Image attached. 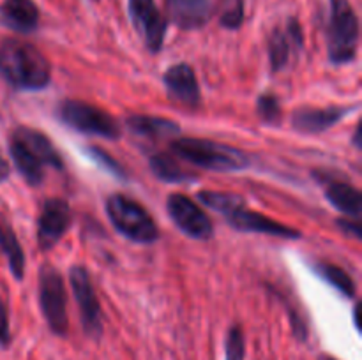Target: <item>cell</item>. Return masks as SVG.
I'll use <instances>...</instances> for the list:
<instances>
[{"mask_svg":"<svg viewBox=\"0 0 362 360\" xmlns=\"http://www.w3.org/2000/svg\"><path fill=\"white\" fill-rule=\"evenodd\" d=\"M11 229H13V228H11L9 224H2V222H0V247H2L4 240H6L7 235H9Z\"/></svg>","mask_w":362,"mask_h":360,"instance_id":"obj_31","label":"cell"},{"mask_svg":"<svg viewBox=\"0 0 362 360\" xmlns=\"http://www.w3.org/2000/svg\"><path fill=\"white\" fill-rule=\"evenodd\" d=\"M310 267L322 281L331 284L332 288L338 289L339 293H343V295L349 296V299L356 296L357 286L356 282H354L352 275H350L345 268L338 267V265L325 263V261H317V263H311Z\"/></svg>","mask_w":362,"mask_h":360,"instance_id":"obj_22","label":"cell"},{"mask_svg":"<svg viewBox=\"0 0 362 360\" xmlns=\"http://www.w3.org/2000/svg\"><path fill=\"white\" fill-rule=\"evenodd\" d=\"M73 224V212L64 198H49L37 215V246L49 251L62 240Z\"/></svg>","mask_w":362,"mask_h":360,"instance_id":"obj_11","label":"cell"},{"mask_svg":"<svg viewBox=\"0 0 362 360\" xmlns=\"http://www.w3.org/2000/svg\"><path fill=\"white\" fill-rule=\"evenodd\" d=\"M325 198L332 207L345 214V217L361 219L362 193L352 184L343 182V180H329L325 187Z\"/></svg>","mask_w":362,"mask_h":360,"instance_id":"obj_19","label":"cell"},{"mask_svg":"<svg viewBox=\"0 0 362 360\" xmlns=\"http://www.w3.org/2000/svg\"><path fill=\"white\" fill-rule=\"evenodd\" d=\"M257 113L265 126H278L281 122L283 109L278 95L262 94L257 101Z\"/></svg>","mask_w":362,"mask_h":360,"instance_id":"obj_24","label":"cell"},{"mask_svg":"<svg viewBox=\"0 0 362 360\" xmlns=\"http://www.w3.org/2000/svg\"><path fill=\"white\" fill-rule=\"evenodd\" d=\"M148 166H151L152 173L159 180H163V182L182 184L189 182V180H193L197 176L194 173L184 169L175 159V155L170 154H152L148 157Z\"/></svg>","mask_w":362,"mask_h":360,"instance_id":"obj_21","label":"cell"},{"mask_svg":"<svg viewBox=\"0 0 362 360\" xmlns=\"http://www.w3.org/2000/svg\"><path fill=\"white\" fill-rule=\"evenodd\" d=\"M198 200L209 207L211 210L218 212L225 217L228 226L243 233H265V235L279 236V239L299 240L303 233L299 229L286 226L283 222L274 221L267 215L257 210L247 208L246 200L239 194L221 193V191H200Z\"/></svg>","mask_w":362,"mask_h":360,"instance_id":"obj_2","label":"cell"},{"mask_svg":"<svg viewBox=\"0 0 362 360\" xmlns=\"http://www.w3.org/2000/svg\"><path fill=\"white\" fill-rule=\"evenodd\" d=\"M225 360H246V337L240 325H232L225 337Z\"/></svg>","mask_w":362,"mask_h":360,"instance_id":"obj_25","label":"cell"},{"mask_svg":"<svg viewBox=\"0 0 362 360\" xmlns=\"http://www.w3.org/2000/svg\"><path fill=\"white\" fill-rule=\"evenodd\" d=\"M317 360H339V359H336V356L329 355V353H320Z\"/></svg>","mask_w":362,"mask_h":360,"instance_id":"obj_33","label":"cell"},{"mask_svg":"<svg viewBox=\"0 0 362 360\" xmlns=\"http://www.w3.org/2000/svg\"><path fill=\"white\" fill-rule=\"evenodd\" d=\"M0 76L16 90H42L52 81V64L30 42L6 39L0 44Z\"/></svg>","mask_w":362,"mask_h":360,"instance_id":"obj_1","label":"cell"},{"mask_svg":"<svg viewBox=\"0 0 362 360\" xmlns=\"http://www.w3.org/2000/svg\"><path fill=\"white\" fill-rule=\"evenodd\" d=\"M39 307L49 332L57 337H66L69 332L67 296L64 277L53 265L45 263L39 270Z\"/></svg>","mask_w":362,"mask_h":360,"instance_id":"obj_7","label":"cell"},{"mask_svg":"<svg viewBox=\"0 0 362 360\" xmlns=\"http://www.w3.org/2000/svg\"><path fill=\"white\" fill-rule=\"evenodd\" d=\"M359 311H361V306L357 304L356 307H354V325H356L357 332H361V320H359Z\"/></svg>","mask_w":362,"mask_h":360,"instance_id":"obj_32","label":"cell"},{"mask_svg":"<svg viewBox=\"0 0 362 360\" xmlns=\"http://www.w3.org/2000/svg\"><path fill=\"white\" fill-rule=\"evenodd\" d=\"M9 173H11L9 162L4 161V159L0 157V182H4V180L9 179Z\"/></svg>","mask_w":362,"mask_h":360,"instance_id":"obj_29","label":"cell"},{"mask_svg":"<svg viewBox=\"0 0 362 360\" xmlns=\"http://www.w3.org/2000/svg\"><path fill=\"white\" fill-rule=\"evenodd\" d=\"M11 341H13V335H11L9 309H7V304L0 296V346L7 348L11 344Z\"/></svg>","mask_w":362,"mask_h":360,"instance_id":"obj_27","label":"cell"},{"mask_svg":"<svg viewBox=\"0 0 362 360\" xmlns=\"http://www.w3.org/2000/svg\"><path fill=\"white\" fill-rule=\"evenodd\" d=\"M168 20L182 30H198L214 13L212 0H165Z\"/></svg>","mask_w":362,"mask_h":360,"instance_id":"obj_15","label":"cell"},{"mask_svg":"<svg viewBox=\"0 0 362 360\" xmlns=\"http://www.w3.org/2000/svg\"><path fill=\"white\" fill-rule=\"evenodd\" d=\"M11 134L16 136L35 157H39V161L45 166H52L55 169L64 168V159L60 155L59 148L53 145V141L42 131L28 126H18Z\"/></svg>","mask_w":362,"mask_h":360,"instance_id":"obj_17","label":"cell"},{"mask_svg":"<svg viewBox=\"0 0 362 360\" xmlns=\"http://www.w3.org/2000/svg\"><path fill=\"white\" fill-rule=\"evenodd\" d=\"M359 18L350 0H329L327 56L332 66H345L359 52Z\"/></svg>","mask_w":362,"mask_h":360,"instance_id":"obj_4","label":"cell"},{"mask_svg":"<svg viewBox=\"0 0 362 360\" xmlns=\"http://www.w3.org/2000/svg\"><path fill=\"white\" fill-rule=\"evenodd\" d=\"M304 49V32L296 18H290L285 27H276L267 41L269 62L272 71H281L293 56H299Z\"/></svg>","mask_w":362,"mask_h":360,"instance_id":"obj_12","label":"cell"},{"mask_svg":"<svg viewBox=\"0 0 362 360\" xmlns=\"http://www.w3.org/2000/svg\"><path fill=\"white\" fill-rule=\"evenodd\" d=\"M87 150H88V154L92 155V159H95V161H98L103 168L108 169L112 175L119 176V179H122V180L126 179L127 175H126V172H124V168L115 161V159L112 157V155H108L105 150H101V148H98V147H87Z\"/></svg>","mask_w":362,"mask_h":360,"instance_id":"obj_26","label":"cell"},{"mask_svg":"<svg viewBox=\"0 0 362 360\" xmlns=\"http://www.w3.org/2000/svg\"><path fill=\"white\" fill-rule=\"evenodd\" d=\"M69 284L73 289L74 300L78 304V311H80L81 328L88 339L98 341L105 332L103 309L98 295H95L90 274L83 265H74L69 268Z\"/></svg>","mask_w":362,"mask_h":360,"instance_id":"obj_8","label":"cell"},{"mask_svg":"<svg viewBox=\"0 0 362 360\" xmlns=\"http://www.w3.org/2000/svg\"><path fill=\"white\" fill-rule=\"evenodd\" d=\"M9 154L13 159V164L16 166L18 173L25 179V182L28 186H41L42 180H45V168L46 166L39 161V157H35L16 136L11 134L9 138Z\"/></svg>","mask_w":362,"mask_h":360,"instance_id":"obj_20","label":"cell"},{"mask_svg":"<svg viewBox=\"0 0 362 360\" xmlns=\"http://www.w3.org/2000/svg\"><path fill=\"white\" fill-rule=\"evenodd\" d=\"M359 104L354 106H327V108H313L304 106L297 108L292 115V127L300 134H322L341 122L349 116Z\"/></svg>","mask_w":362,"mask_h":360,"instance_id":"obj_14","label":"cell"},{"mask_svg":"<svg viewBox=\"0 0 362 360\" xmlns=\"http://www.w3.org/2000/svg\"><path fill=\"white\" fill-rule=\"evenodd\" d=\"M39 7L34 0H4L0 4V20L18 34H30L37 28Z\"/></svg>","mask_w":362,"mask_h":360,"instance_id":"obj_16","label":"cell"},{"mask_svg":"<svg viewBox=\"0 0 362 360\" xmlns=\"http://www.w3.org/2000/svg\"><path fill=\"white\" fill-rule=\"evenodd\" d=\"M127 129L136 136L148 138V140H168L173 138L175 140L180 134V127L175 120L165 119V116L156 115H129L124 122Z\"/></svg>","mask_w":362,"mask_h":360,"instance_id":"obj_18","label":"cell"},{"mask_svg":"<svg viewBox=\"0 0 362 360\" xmlns=\"http://www.w3.org/2000/svg\"><path fill=\"white\" fill-rule=\"evenodd\" d=\"M338 228L341 229L343 235L350 236V239L361 240L362 239V226L361 219H352V217H339L336 221Z\"/></svg>","mask_w":362,"mask_h":360,"instance_id":"obj_28","label":"cell"},{"mask_svg":"<svg viewBox=\"0 0 362 360\" xmlns=\"http://www.w3.org/2000/svg\"><path fill=\"white\" fill-rule=\"evenodd\" d=\"M166 210H168L173 224L189 239L209 240L214 233V224H212L211 217L186 194H170L166 200Z\"/></svg>","mask_w":362,"mask_h":360,"instance_id":"obj_9","label":"cell"},{"mask_svg":"<svg viewBox=\"0 0 362 360\" xmlns=\"http://www.w3.org/2000/svg\"><path fill=\"white\" fill-rule=\"evenodd\" d=\"M362 124L359 122L356 126V131H354V136H352V141H354V145H356V148L357 150H361L362 148V141H361V138H362Z\"/></svg>","mask_w":362,"mask_h":360,"instance_id":"obj_30","label":"cell"},{"mask_svg":"<svg viewBox=\"0 0 362 360\" xmlns=\"http://www.w3.org/2000/svg\"><path fill=\"white\" fill-rule=\"evenodd\" d=\"M127 7H129L131 21L144 39L148 52H161L163 44H165L168 20L163 16L156 0H127Z\"/></svg>","mask_w":362,"mask_h":360,"instance_id":"obj_10","label":"cell"},{"mask_svg":"<svg viewBox=\"0 0 362 360\" xmlns=\"http://www.w3.org/2000/svg\"><path fill=\"white\" fill-rule=\"evenodd\" d=\"M219 25L228 30H237L244 23V0H218L214 4Z\"/></svg>","mask_w":362,"mask_h":360,"instance_id":"obj_23","label":"cell"},{"mask_svg":"<svg viewBox=\"0 0 362 360\" xmlns=\"http://www.w3.org/2000/svg\"><path fill=\"white\" fill-rule=\"evenodd\" d=\"M57 116L64 126L74 131H80L90 136H101L106 140H119L120 124L108 112L90 102L78 101V99H64L57 106Z\"/></svg>","mask_w":362,"mask_h":360,"instance_id":"obj_6","label":"cell"},{"mask_svg":"<svg viewBox=\"0 0 362 360\" xmlns=\"http://www.w3.org/2000/svg\"><path fill=\"white\" fill-rule=\"evenodd\" d=\"M163 83H165L166 94L170 101L184 108H197L202 101L200 85H198L197 73L193 67L186 62L173 64L163 74Z\"/></svg>","mask_w":362,"mask_h":360,"instance_id":"obj_13","label":"cell"},{"mask_svg":"<svg viewBox=\"0 0 362 360\" xmlns=\"http://www.w3.org/2000/svg\"><path fill=\"white\" fill-rule=\"evenodd\" d=\"M170 150L173 155L209 172H240L250 168V157L240 148L202 138H179L172 140Z\"/></svg>","mask_w":362,"mask_h":360,"instance_id":"obj_3","label":"cell"},{"mask_svg":"<svg viewBox=\"0 0 362 360\" xmlns=\"http://www.w3.org/2000/svg\"><path fill=\"white\" fill-rule=\"evenodd\" d=\"M106 214L113 228L136 244H154L159 239V228L147 208L126 194L115 193L106 198Z\"/></svg>","mask_w":362,"mask_h":360,"instance_id":"obj_5","label":"cell"}]
</instances>
